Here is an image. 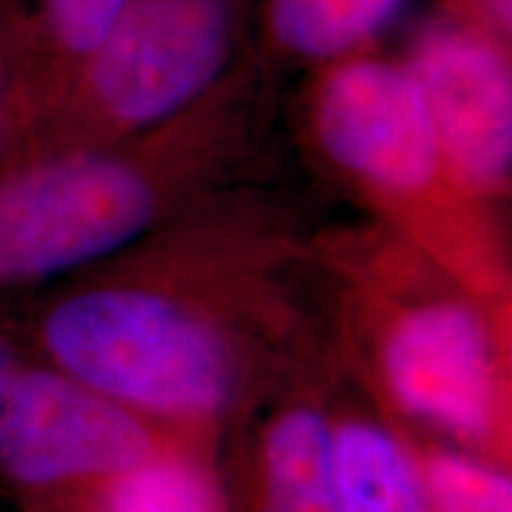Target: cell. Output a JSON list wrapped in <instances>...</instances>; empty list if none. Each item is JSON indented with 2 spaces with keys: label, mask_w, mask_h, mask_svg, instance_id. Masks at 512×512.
Instances as JSON below:
<instances>
[{
  "label": "cell",
  "mask_w": 512,
  "mask_h": 512,
  "mask_svg": "<svg viewBox=\"0 0 512 512\" xmlns=\"http://www.w3.org/2000/svg\"><path fill=\"white\" fill-rule=\"evenodd\" d=\"M24 358H27L24 349L19 347L8 332L0 330V403H3L5 394H8L12 377L17 375V370L24 363Z\"/></svg>",
  "instance_id": "cell-16"
},
{
  "label": "cell",
  "mask_w": 512,
  "mask_h": 512,
  "mask_svg": "<svg viewBox=\"0 0 512 512\" xmlns=\"http://www.w3.org/2000/svg\"><path fill=\"white\" fill-rule=\"evenodd\" d=\"M403 64L460 183L503 211L512 185L510 43L441 15L415 34Z\"/></svg>",
  "instance_id": "cell-7"
},
{
  "label": "cell",
  "mask_w": 512,
  "mask_h": 512,
  "mask_svg": "<svg viewBox=\"0 0 512 512\" xmlns=\"http://www.w3.org/2000/svg\"><path fill=\"white\" fill-rule=\"evenodd\" d=\"M64 512H235L221 444H190L145 460Z\"/></svg>",
  "instance_id": "cell-11"
},
{
  "label": "cell",
  "mask_w": 512,
  "mask_h": 512,
  "mask_svg": "<svg viewBox=\"0 0 512 512\" xmlns=\"http://www.w3.org/2000/svg\"><path fill=\"white\" fill-rule=\"evenodd\" d=\"M342 512H430L399 439L342 373L335 396Z\"/></svg>",
  "instance_id": "cell-10"
},
{
  "label": "cell",
  "mask_w": 512,
  "mask_h": 512,
  "mask_svg": "<svg viewBox=\"0 0 512 512\" xmlns=\"http://www.w3.org/2000/svg\"><path fill=\"white\" fill-rule=\"evenodd\" d=\"M375 413L406 451L430 512H512V467L491 463L377 408Z\"/></svg>",
  "instance_id": "cell-13"
},
{
  "label": "cell",
  "mask_w": 512,
  "mask_h": 512,
  "mask_svg": "<svg viewBox=\"0 0 512 512\" xmlns=\"http://www.w3.org/2000/svg\"><path fill=\"white\" fill-rule=\"evenodd\" d=\"M190 444L223 441L159 422L27 354L0 403V489L22 512H64Z\"/></svg>",
  "instance_id": "cell-6"
},
{
  "label": "cell",
  "mask_w": 512,
  "mask_h": 512,
  "mask_svg": "<svg viewBox=\"0 0 512 512\" xmlns=\"http://www.w3.org/2000/svg\"><path fill=\"white\" fill-rule=\"evenodd\" d=\"M313 235L280 192L249 181L209 192L60 280L29 320V356L223 441L328 335Z\"/></svg>",
  "instance_id": "cell-1"
},
{
  "label": "cell",
  "mask_w": 512,
  "mask_h": 512,
  "mask_svg": "<svg viewBox=\"0 0 512 512\" xmlns=\"http://www.w3.org/2000/svg\"><path fill=\"white\" fill-rule=\"evenodd\" d=\"M313 155L368 221L399 235L491 302H512L503 211L479 202L446 159L406 64H325L306 100Z\"/></svg>",
  "instance_id": "cell-4"
},
{
  "label": "cell",
  "mask_w": 512,
  "mask_h": 512,
  "mask_svg": "<svg viewBox=\"0 0 512 512\" xmlns=\"http://www.w3.org/2000/svg\"><path fill=\"white\" fill-rule=\"evenodd\" d=\"M342 368L330 337L299 358L254 408L245 453L247 512H342L335 396Z\"/></svg>",
  "instance_id": "cell-8"
},
{
  "label": "cell",
  "mask_w": 512,
  "mask_h": 512,
  "mask_svg": "<svg viewBox=\"0 0 512 512\" xmlns=\"http://www.w3.org/2000/svg\"><path fill=\"white\" fill-rule=\"evenodd\" d=\"M266 124L261 72L240 62L200 102L138 136L0 159V294L60 283L247 181Z\"/></svg>",
  "instance_id": "cell-3"
},
{
  "label": "cell",
  "mask_w": 512,
  "mask_h": 512,
  "mask_svg": "<svg viewBox=\"0 0 512 512\" xmlns=\"http://www.w3.org/2000/svg\"><path fill=\"white\" fill-rule=\"evenodd\" d=\"M444 17L510 43L512 0H439Z\"/></svg>",
  "instance_id": "cell-15"
},
{
  "label": "cell",
  "mask_w": 512,
  "mask_h": 512,
  "mask_svg": "<svg viewBox=\"0 0 512 512\" xmlns=\"http://www.w3.org/2000/svg\"><path fill=\"white\" fill-rule=\"evenodd\" d=\"M249 0H128L100 48L0 159L138 136L238 67Z\"/></svg>",
  "instance_id": "cell-5"
},
{
  "label": "cell",
  "mask_w": 512,
  "mask_h": 512,
  "mask_svg": "<svg viewBox=\"0 0 512 512\" xmlns=\"http://www.w3.org/2000/svg\"><path fill=\"white\" fill-rule=\"evenodd\" d=\"M313 268L332 351L363 399L512 467V302L470 292L368 219L316 228Z\"/></svg>",
  "instance_id": "cell-2"
},
{
  "label": "cell",
  "mask_w": 512,
  "mask_h": 512,
  "mask_svg": "<svg viewBox=\"0 0 512 512\" xmlns=\"http://www.w3.org/2000/svg\"><path fill=\"white\" fill-rule=\"evenodd\" d=\"M126 3L128 0H36V10L24 15L10 143L100 48Z\"/></svg>",
  "instance_id": "cell-9"
},
{
  "label": "cell",
  "mask_w": 512,
  "mask_h": 512,
  "mask_svg": "<svg viewBox=\"0 0 512 512\" xmlns=\"http://www.w3.org/2000/svg\"><path fill=\"white\" fill-rule=\"evenodd\" d=\"M408 0H268L273 46L302 62L332 64L361 55Z\"/></svg>",
  "instance_id": "cell-12"
},
{
  "label": "cell",
  "mask_w": 512,
  "mask_h": 512,
  "mask_svg": "<svg viewBox=\"0 0 512 512\" xmlns=\"http://www.w3.org/2000/svg\"><path fill=\"white\" fill-rule=\"evenodd\" d=\"M24 12L12 0H0V157L15 126V95L19 55H22Z\"/></svg>",
  "instance_id": "cell-14"
}]
</instances>
